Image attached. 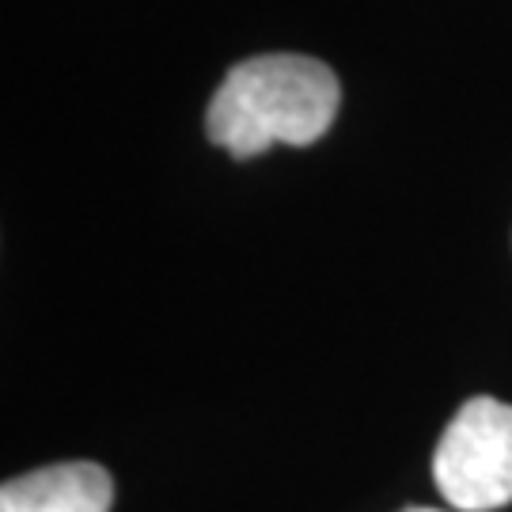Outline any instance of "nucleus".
Returning a JSON list of instances; mask_svg holds the SVG:
<instances>
[{"label":"nucleus","instance_id":"obj_1","mask_svg":"<svg viewBox=\"0 0 512 512\" xmlns=\"http://www.w3.org/2000/svg\"><path fill=\"white\" fill-rule=\"evenodd\" d=\"M342 103L338 76L304 54H262L239 61L205 110V133L236 160L274 145H315Z\"/></svg>","mask_w":512,"mask_h":512},{"label":"nucleus","instance_id":"obj_2","mask_svg":"<svg viewBox=\"0 0 512 512\" xmlns=\"http://www.w3.org/2000/svg\"><path fill=\"white\" fill-rule=\"evenodd\" d=\"M440 497L456 512H497L512 501V406L478 395L459 406L433 456Z\"/></svg>","mask_w":512,"mask_h":512},{"label":"nucleus","instance_id":"obj_3","mask_svg":"<svg viewBox=\"0 0 512 512\" xmlns=\"http://www.w3.org/2000/svg\"><path fill=\"white\" fill-rule=\"evenodd\" d=\"M110 505L114 478L88 459L54 463L0 486V512H110Z\"/></svg>","mask_w":512,"mask_h":512},{"label":"nucleus","instance_id":"obj_4","mask_svg":"<svg viewBox=\"0 0 512 512\" xmlns=\"http://www.w3.org/2000/svg\"><path fill=\"white\" fill-rule=\"evenodd\" d=\"M403 512H440V509H403Z\"/></svg>","mask_w":512,"mask_h":512}]
</instances>
